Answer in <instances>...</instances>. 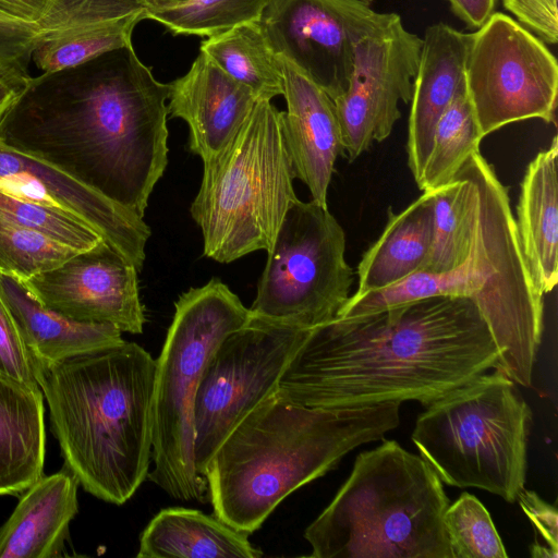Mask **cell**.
I'll return each mask as SVG.
<instances>
[{"mask_svg":"<svg viewBox=\"0 0 558 558\" xmlns=\"http://www.w3.org/2000/svg\"><path fill=\"white\" fill-rule=\"evenodd\" d=\"M422 43L397 13L357 41L348 86L332 99L349 161L392 132L399 101L412 97Z\"/></svg>","mask_w":558,"mask_h":558,"instance_id":"4fadbf2b","label":"cell"},{"mask_svg":"<svg viewBox=\"0 0 558 558\" xmlns=\"http://www.w3.org/2000/svg\"><path fill=\"white\" fill-rule=\"evenodd\" d=\"M147 12H157L166 9H170L189 0H137Z\"/></svg>","mask_w":558,"mask_h":558,"instance_id":"60d3db41","label":"cell"},{"mask_svg":"<svg viewBox=\"0 0 558 558\" xmlns=\"http://www.w3.org/2000/svg\"><path fill=\"white\" fill-rule=\"evenodd\" d=\"M169 84L133 45L31 77L0 141L144 218L168 163Z\"/></svg>","mask_w":558,"mask_h":558,"instance_id":"6da1fadb","label":"cell"},{"mask_svg":"<svg viewBox=\"0 0 558 558\" xmlns=\"http://www.w3.org/2000/svg\"><path fill=\"white\" fill-rule=\"evenodd\" d=\"M32 76L24 77L0 69V119Z\"/></svg>","mask_w":558,"mask_h":558,"instance_id":"ab89813d","label":"cell"},{"mask_svg":"<svg viewBox=\"0 0 558 558\" xmlns=\"http://www.w3.org/2000/svg\"><path fill=\"white\" fill-rule=\"evenodd\" d=\"M308 330L251 314L218 344L194 401V462L199 475L242 418L278 390Z\"/></svg>","mask_w":558,"mask_h":558,"instance_id":"8fae6325","label":"cell"},{"mask_svg":"<svg viewBox=\"0 0 558 558\" xmlns=\"http://www.w3.org/2000/svg\"><path fill=\"white\" fill-rule=\"evenodd\" d=\"M400 405L320 409L274 392L230 432L205 469L214 514L251 535L291 493L395 429Z\"/></svg>","mask_w":558,"mask_h":558,"instance_id":"3957f363","label":"cell"},{"mask_svg":"<svg viewBox=\"0 0 558 558\" xmlns=\"http://www.w3.org/2000/svg\"><path fill=\"white\" fill-rule=\"evenodd\" d=\"M483 140L464 85L441 114L417 186L435 191L454 180Z\"/></svg>","mask_w":558,"mask_h":558,"instance_id":"f1b7e54d","label":"cell"},{"mask_svg":"<svg viewBox=\"0 0 558 558\" xmlns=\"http://www.w3.org/2000/svg\"><path fill=\"white\" fill-rule=\"evenodd\" d=\"M502 5L522 27L544 44H557V0H502Z\"/></svg>","mask_w":558,"mask_h":558,"instance_id":"d590c367","label":"cell"},{"mask_svg":"<svg viewBox=\"0 0 558 558\" xmlns=\"http://www.w3.org/2000/svg\"><path fill=\"white\" fill-rule=\"evenodd\" d=\"M78 480L64 465L41 475L23 493L0 527V558L60 557L78 510Z\"/></svg>","mask_w":558,"mask_h":558,"instance_id":"44dd1931","label":"cell"},{"mask_svg":"<svg viewBox=\"0 0 558 558\" xmlns=\"http://www.w3.org/2000/svg\"><path fill=\"white\" fill-rule=\"evenodd\" d=\"M38 35L37 23H28L0 12V69L31 76L27 66Z\"/></svg>","mask_w":558,"mask_h":558,"instance_id":"836d02e7","label":"cell"},{"mask_svg":"<svg viewBox=\"0 0 558 558\" xmlns=\"http://www.w3.org/2000/svg\"><path fill=\"white\" fill-rule=\"evenodd\" d=\"M558 140L537 153L520 185L515 227L529 270L543 294L558 281Z\"/></svg>","mask_w":558,"mask_h":558,"instance_id":"7402d4cb","label":"cell"},{"mask_svg":"<svg viewBox=\"0 0 558 558\" xmlns=\"http://www.w3.org/2000/svg\"><path fill=\"white\" fill-rule=\"evenodd\" d=\"M465 86L483 138L530 119L556 124L557 60L546 44L504 13L494 12L472 33Z\"/></svg>","mask_w":558,"mask_h":558,"instance_id":"7c38bea8","label":"cell"},{"mask_svg":"<svg viewBox=\"0 0 558 558\" xmlns=\"http://www.w3.org/2000/svg\"><path fill=\"white\" fill-rule=\"evenodd\" d=\"M137 269L105 240L23 281L49 308L74 320L138 335L146 323Z\"/></svg>","mask_w":558,"mask_h":558,"instance_id":"9a60e30c","label":"cell"},{"mask_svg":"<svg viewBox=\"0 0 558 558\" xmlns=\"http://www.w3.org/2000/svg\"><path fill=\"white\" fill-rule=\"evenodd\" d=\"M270 0H189L180 5L145 13L173 35L207 38L235 25L259 21Z\"/></svg>","mask_w":558,"mask_h":558,"instance_id":"f546056e","label":"cell"},{"mask_svg":"<svg viewBox=\"0 0 558 558\" xmlns=\"http://www.w3.org/2000/svg\"><path fill=\"white\" fill-rule=\"evenodd\" d=\"M435 191H425L402 211L388 210L379 238L363 254L353 296L385 289L421 271L433 236Z\"/></svg>","mask_w":558,"mask_h":558,"instance_id":"d4e9b609","label":"cell"},{"mask_svg":"<svg viewBox=\"0 0 558 558\" xmlns=\"http://www.w3.org/2000/svg\"><path fill=\"white\" fill-rule=\"evenodd\" d=\"M251 313L218 278L183 292L156 362L153 470L148 478L170 497L204 502L206 480L194 462L193 410L203 372L218 344Z\"/></svg>","mask_w":558,"mask_h":558,"instance_id":"9c48e42d","label":"cell"},{"mask_svg":"<svg viewBox=\"0 0 558 558\" xmlns=\"http://www.w3.org/2000/svg\"><path fill=\"white\" fill-rule=\"evenodd\" d=\"M44 395L0 372V496L23 493L43 475Z\"/></svg>","mask_w":558,"mask_h":558,"instance_id":"cb8c5ba5","label":"cell"},{"mask_svg":"<svg viewBox=\"0 0 558 558\" xmlns=\"http://www.w3.org/2000/svg\"><path fill=\"white\" fill-rule=\"evenodd\" d=\"M408 120L407 156L421 180L435 128L457 93L465 85V62L472 33L436 23L425 29Z\"/></svg>","mask_w":558,"mask_h":558,"instance_id":"ffe728a7","label":"cell"},{"mask_svg":"<svg viewBox=\"0 0 558 558\" xmlns=\"http://www.w3.org/2000/svg\"><path fill=\"white\" fill-rule=\"evenodd\" d=\"M282 114L271 100H257L226 148L203 162L190 213L202 231L206 257L228 264L270 250L298 198Z\"/></svg>","mask_w":558,"mask_h":558,"instance_id":"52a82bcc","label":"cell"},{"mask_svg":"<svg viewBox=\"0 0 558 558\" xmlns=\"http://www.w3.org/2000/svg\"><path fill=\"white\" fill-rule=\"evenodd\" d=\"M521 509L535 526L546 547L558 557V512L535 492L523 489L518 498Z\"/></svg>","mask_w":558,"mask_h":558,"instance_id":"8d00e7d4","label":"cell"},{"mask_svg":"<svg viewBox=\"0 0 558 558\" xmlns=\"http://www.w3.org/2000/svg\"><path fill=\"white\" fill-rule=\"evenodd\" d=\"M32 362L64 465L89 494L123 505L150 471L155 360L123 340Z\"/></svg>","mask_w":558,"mask_h":558,"instance_id":"277c9868","label":"cell"},{"mask_svg":"<svg viewBox=\"0 0 558 558\" xmlns=\"http://www.w3.org/2000/svg\"><path fill=\"white\" fill-rule=\"evenodd\" d=\"M0 216L76 251L98 244L101 235L63 209L15 196L0 189Z\"/></svg>","mask_w":558,"mask_h":558,"instance_id":"4dcf8cb0","label":"cell"},{"mask_svg":"<svg viewBox=\"0 0 558 558\" xmlns=\"http://www.w3.org/2000/svg\"><path fill=\"white\" fill-rule=\"evenodd\" d=\"M0 294L32 360L57 362L123 341L113 325L69 318L43 304L22 280L1 271Z\"/></svg>","mask_w":558,"mask_h":558,"instance_id":"603a6c76","label":"cell"},{"mask_svg":"<svg viewBox=\"0 0 558 558\" xmlns=\"http://www.w3.org/2000/svg\"><path fill=\"white\" fill-rule=\"evenodd\" d=\"M0 189L25 199L71 213L132 263L143 269L151 231L144 218L110 201L56 167L0 141Z\"/></svg>","mask_w":558,"mask_h":558,"instance_id":"2e32d148","label":"cell"},{"mask_svg":"<svg viewBox=\"0 0 558 558\" xmlns=\"http://www.w3.org/2000/svg\"><path fill=\"white\" fill-rule=\"evenodd\" d=\"M531 425L515 383L495 369L428 403L411 438L442 483L514 502L525 488Z\"/></svg>","mask_w":558,"mask_h":558,"instance_id":"ba28073f","label":"cell"},{"mask_svg":"<svg viewBox=\"0 0 558 558\" xmlns=\"http://www.w3.org/2000/svg\"><path fill=\"white\" fill-rule=\"evenodd\" d=\"M364 3H366L367 5H371L375 0H360Z\"/></svg>","mask_w":558,"mask_h":558,"instance_id":"b9f144b4","label":"cell"},{"mask_svg":"<svg viewBox=\"0 0 558 558\" xmlns=\"http://www.w3.org/2000/svg\"><path fill=\"white\" fill-rule=\"evenodd\" d=\"M0 372L28 385H38L32 356L0 294Z\"/></svg>","mask_w":558,"mask_h":558,"instance_id":"e575fe53","label":"cell"},{"mask_svg":"<svg viewBox=\"0 0 558 558\" xmlns=\"http://www.w3.org/2000/svg\"><path fill=\"white\" fill-rule=\"evenodd\" d=\"M344 254V231L328 207L296 198L267 252L250 313L305 329L332 319L354 281Z\"/></svg>","mask_w":558,"mask_h":558,"instance_id":"30bf717a","label":"cell"},{"mask_svg":"<svg viewBox=\"0 0 558 558\" xmlns=\"http://www.w3.org/2000/svg\"><path fill=\"white\" fill-rule=\"evenodd\" d=\"M80 251L0 216V271L22 281L61 265Z\"/></svg>","mask_w":558,"mask_h":558,"instance_id":"d6a6232c","label":"cell"},{"mask_svg":"<svg viewBox=\"0 0 558 558\" xmlns=\"http://www.w3.org/2000/svg\"><path fill=\"white\" fill-rule=\"evenodd\" d=\"M442 482L420 456L384 440L356 456L331 502L305 529L313 558H452Z\"/></svg>","mask_w":558,"mask_h":558,"instance_id":"8992f818","label":"cell"},{"mask_svg":"<svg viewBox=\"0 0 558 558\" xmlns=\"http://www.w3.org/2000/svg\"><path fill=\"white\" fill-rule=\"evenodd\" d=\"M239 531L199 510H160L140 536L138 558H259L260 549Z\"/></svg>","mask_w":558,"mask_h":558,"instance_id":"484cf974","label":"cell"},{"mask_svg":"<svg viewBox=\"0 0 558 558\" xmlns=\"http://www.w3.org/2000/svg\"><path fill=\"white\" fill-rule=\"evenodd\" d=\"M445 530L452 558H507L489 512L472 494L462 493L447 507Z\"/></svg>","mask_w":558,"mask_h":558,"instance_id":"1f68e13d","label":"cell"},{"mask_svg":"<svg viewBox=\"0 0 558 558\" xmlns=\"http://www.w3.org/2000/svg\"><path fill=\"white\" fill-rule=\"evenodd\" d=\"M474 216L475 187L459 171L454 180L435 190L432 244L421 271L441 274L465 259L472 243Z\"/></svg>","mask_w":558,"mask_h":558,"instance_id":"83f0119b","label":"cell"},{"mask_svg":"<svg viewBox=\"0 0 558 558\" xmlns=\"http://www.w3.org/2000/svg\"><path fill=\"white\" fill-rule=\"evenodd\" d=\"M54 0H0V12L28 23H37Z\"/></svg>","mask_w":558,"mask_h":558,"instance_id":"f35d334b","label":"cell"},{"mask_svg":"<svg viewBox=\"0 0 558 558\" xmlns=\"http://www.w3.org/2000/svg\"><path fill=\"white\" fill-rule=\"evenodd\" d=\"M452 13L469 28L478 29L495 12L496 0H447Z\"/></svg>","mask_w":558,"mask_h":558,"instance_id":"74e56055","label":"cell"},{"mask_svg":"<svg viewBox=\"0 0 558 558\" xmlns=\"http://www.w3.org/2000/svg\"><path fill=\"white\" fill-rule=\"evenodd\" d=\"M392 14L360 0H270L258 23L274 51L333 99L348 86L357 41Z\"/></svg>","mask_w":558,"mask_h":558,"instance_id":"5bb4252c","label":"cell"},{"mask_svg":"<svg viewBox=\"0 0 558 558\" xmlns=\"http://www.w3.org/2000/svg\"><path fill=\"white\" fill-rule=\"evenodd\" d=\"M168 112L189 126V149L206 162L236 135L255 95L199 51L189 71L169 83Z\"/></svg>","mask_w":558,"mask_h":558,"instance_id":"d6986e66","label":"cell"},{"mask_svg":"<svg viewBox=\"0 0 558 558\" xmlns=\"http://www.w3.org/2000/svg\"><path fill=\"white\" fill-rule=\"evenodd\" d=\"M279 64L287 104L283 132L294 177L307 186L313 202L327 207L335 163L343 156L333 100L283 57Z\"/></svg>","mask_w":558,"mask_h":558,"instance_id":"ac0fdd59","label":"cell"},{"mask_svg":"<svg viewBox=\"0 0 558 558\" xmlns=\"http://www.w3.org/2000/svg\"><path fill=\"white\" fill-rule=\"evenodd\" d=\"M460 171L475 187L474 228L465 259L441 274L417 271L385 289L351 295L336 316L367 314L428 296L468 298L498 348L495 369L529 387L544 330V294L525 262L508 189L480 150Z\"/></svg>","mask_w":558,"mask_h":558,"instance_id":"5b68a950","label":"cell"},{"mask_svg":"<svg viewBox=\"0 0 558 558\" xmlns=\"http://www.w3.org/2000/svg\"><path fill=\"white\" fill-rule=\"evenodd\" d=\"M143 20L137 0H54L37 22L32 61L50 72L130 46Z\"/></svg>","mask_w":558,"mask_h":558,"instance_id":"e0dca14e","label":"cell"},{"mask_svg":"<svg viewBox=\"0 0 558 558\" xmlns=\"http://www.w3.org/2000/svg\"><path fill=\"white\" fill-rule=\"evenodd\" d=\"M199 51L257 98L271 100L283 94L279 56L258 21L235 25L202 40Z\"/></svg>","mask_w":558,"mask_h":558,"instance_id":"4316f807","label":"cell"},{"mask_svg":"<svg viewBox=\"0 0 558 558\" xmlns=\"http://www.w3.org/2000/svg\"><path fill=\"white\" fill-rule=\"evenodd\" d=\"M499 351L475 303L437 295L335 316L308 333L277 393L311 408L439 399L496 368Z\"/></svg>","mask_w":558,"mask_h":558,"instance_id":"7a4b0ae2","label":"cell"}]
</instances>
